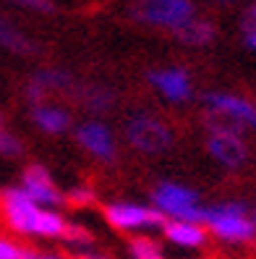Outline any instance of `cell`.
Instances as JSON below:
<instances>
[{
    "label": "cell",
    "mask_w": 256,
    "mask_h": 259,
    "mask_svg": "<svg viewBox=\"0 0 256 259\" xmlns=\"http://www.w3.org/2000/svg\"><path fill=\"white\" fill-rule=\"evenodd\" d=\"M0 212L13 233L44 241H63L68 218L60 209H47L34 204L19 186H8L0 191Z\"/></svg>",
    "instance_id": "cell-1"
},
{
    "label": "cell",
    "mask_w": 256,
    "mask_h": 259,
    "mask_svg": "<svg viewBox=\"0 0 256 259\" xmlns=\"http://www.w3.org/2000/svg\"><path fill=\"white\" fill-rule=\"evenodd\" d=\"M204 225L212 238L230 246H243L256 241V223L248 212V204L240 199H225L217 204H207Z\"/></svg>",
    "instance_id": "cell-2"
},
{
    "label": "cell",
    "mask_w": 256,
    "mask_h": 259,
    "mask_svg": "<svg viewBox=\"0 0 256 259\" xmlns=\"http://www.w3.org/2000/svg\"><path fill=\"white\" fill-rule=\"evenodd\" d=\"M149 204H152L165 220H193V223H204V196L188 186L173 178H162L152 186L149 194Z\"/></svg>",
    "instance_id": "cell-3"
},
{
    "label": "cell",
    "mask_w": 256,
    "mask_h": 259,
    "mask_svg": "<svg viewBox=\"0 0 256 259\" xmlns=\"http://www.w3.org/2000/svg\"><path fill=\"white\" fill-rule=\"evenodd\" d=\"M123 136L126 144L146 157H157L162 152H168L175 142V134L168 120H162L152 110H133L123 120Z\"/></svg>",
    "instance_id": "cell-4"
},
{
    "label": "cell",
    "mask_w": 256,
    "mask_h": 259,
    "mask_svg": "<svg viewBox=\"0 0 256 259\" xmlns=\"http://www.w3.org/2000/svg\"><path fill=\"white\" fill-rule=\"evenodd\" d=\"M207 155L225 170H240L248 162V142L240 128L222 123L217 118L207 120Z\"/></svg>",
    "instance_id": "cell-5"
},
{
    "label": "cell",
    "mask_w": 256,
    "mask_h": 259,
    "mask_svg": "<svg viewBox=\"0 0 256 259\" xmlns=\"http://www.w3.org/2000/svg\"><path fill=\"white\" fill-rule=\"evenodd\" d=\"M102 218L113 231L118 233H155L162 231L165 218L152 207V204H141V202H126V199H118V202H108L102 207Z\"/></svg>",
    "instance_id": "cell-6"
},
{
    "label": "cell",
    "mask_w": 256,
    "mask_h": 259,
    "mask_svg": "<svg viewBox=\"0 0 256 259\" xmlns=\"http://www.w3.org/2000/svg\"><path fill=\"white\" fill-rule=\"evenodd\" d=\"M131 13L146 26L175 34L188 21L196 19V6H193V0H136Z\"/></svg>",
    "instance_id": "cell-7"
},
{
    "label": "cell",
    "mask_w": 256,
    "mask_h": 259,
    "mask_svg": "<svg viewBox=\"0 0 256 259\" xmlns=\"http://www.w3.org/2000/svg\"><path fill=\"white\" fill-rule=\"evenodd\" d=\"M73 139L92 160L102 165H115L120 157V142L110 123L102 118H86L73 128Z\"/></svg>",
    "instance_id": "cell-8"
},
{
    "label": "cell",
    "mask_w": 256,
    "mask_h": 259,
    "mask_svg": "<svg viewBox=\"0 0 256 259\" xmlns=\"http://www.w3.org/2000/svg\"><path fill=\"white\" fill-rule=\"evenodd\" d=\"M201 100H204V108H207L209 118H217L222 123H230L235 128L256 126V105L243 95L212 89V92H207Z\"/></svg>",
    "instance_id": "cell-9"
},
{
    "label": "cell",
    "mask_w": 256,
    "mask_h": 259,
    "mask_svg": "<svg viewBox=\"0 0 256 259\" xmlns=\"http://www.w3.org/2000/svg\"><path fill=\"white\" fill-rule=\"evenodd\" d=\"M29 199L39 207H47V209H58L66 204V191H60L53 173L44 167L42 162H32L21 170V181L16 184Z\"/></svg>",
    "instance_id": "cell-10"
},
{
    "label": "cell",
    "mask_w": 256,
    "mask_h": 259,
    "mask_svg": "<svg viewBox=\"0 0 256 259\" xmlns=\"http://www.w3.org/2000/svg\"><path fill=\"white\" fill-rule=\"evenodd\" d=\"M152 89L170 105H186L193 100V79L183 66H162L149 71Z\"/></svg>",
    "instance_id": "cell-11"
},
{
    "label": "cell",
    "mask_w": 256,
    "mask_h": 259,
    "mask_svg": "<svg viewBox=\"0 0 256 259\" xmlns=\"http://www.w3.org/2000/svg\"><path fill=\"white\" fill-rule=\"evenodd\" d=\"M160 233H162V243H170L180 251H199L212 238L204 223H193V220H165Z\"/></svg>",
    "instance_id": "cell-12"
},
{
    "label": "cell",
    "mask_w": 256,
    "mask_h": 259,
    "mask_svg": "<svg viewBox=\"0 0 256 259\" xmlns=\"http://www.w3.org/2000/svg\"><path fill=\"white\" fill-rule=\"evenodd\" d=\"M73 87V76L63 68H42L26 81V97L32 105L47 102L50 95H58L63 89Z\"/></svg>",
    "instance_id": "cell-13"
},
{
    "label": "cell",
    "mask_w": 256,
    "mask_h": 259,
    "mask_svg": "<svg viewBox=\"0 0 256 259\" xmlns=\"http://www.w3.org/2000/svg\"><path fill=\"white\" fill-rule=\"evenodd\" d=\"M32 126L39 131V134H47V136H63L73 128V118L68 113V108L58 102H39V105H32Z\"/></svg>",
    "instance_id": "cell-14"
},
{
    "label": "cell",
    "mask_w": 256,
    "mask_h": 259,
    "mask_svg": "<svg viewBox=\"0 0 256 259\" xmlns=\"http://www.w3.org/2000/svg\"><path fill=\"white\" fill-rule=\"evenodd\" d=\"M215 37H217L215 24L207 21V19H199V16L193 21H188L180 32H175V39L188 45V48H204V45L215 42Z\"/></svg>",
    "instance_id": "cell-15"
},
{
    "label": "cell",
    "mask_w": 256,
    "mask_h": 259,
    "mask_svg": "<svg viewBox=\"0 0 256 259\" xmlns=\"http://www.w3.org/2000/svg\"><path fill=\"white\" fill-rule=\"evenodd\" d=\"M0 48H6V50H11V53L29 55V53H34V42L29 39L11 19L0 16Z\"/></svg>",
    "instance_id": "cell-16"
},
{
    "label": "cell",
    "mask_w": 256,
    "mask_h": 259,
    "mask_svg": "<svg viewBox=\"0 0 256 259\" xmlns=\"http://www.w3.org/2000/svg\"><path fill=\"white\" fill-rule=\"evenodd\" d=\"M81 105L89 113L102 115V113H108L115 105V92L110 87H105V84H89V87L81 89Z\"/></svg>",
    "instance_id": "cell-17"
},
{
    "label": "cell",
    "mask_w": 256,
    "mask_h": 259,
    "mask_svg": "<svg viewBox=\"0 0 256 259\" xmlns=\"http://www.w3.org/2000/svg\"><path fill=\"white\" fill-rule=\"evenodd\" d=\"M131 259H165V243L152 233H139L128 241Z\"/></svg>",
    "instance_id": "cell-18"
},
{
    "label": "cell",
    "mask_w": 256,
    "mask_h": 259,
    "mask_svg": "<svg viewBox=\"0 0 256 259\" xmlns=\"http://www.w3.org/2000/svg\"><path fill=\"white\" fill-rule=\"evenodd\" d=\"M97 202V191L94 186L89 184H76L66 191V204L68 207H76V209H84V207H92Z\"/></svg>",
    "instance_id": "cell-19"
},
{
    "label": "cell",
    "mask_w": 256,
    "mask_h": 259,
    "mask_svg": "<svg viewBox=\"0 0 256 259\" xmlns=\"http://www.w3.org/2000/svg\"><path fill=\"white\" fill-rule=\"evenodd\" d=\"M63 241L71 243V246L76 249V251H81V249H89V246L94 243V233L89 231V228H84V225H79V223H71V220H68V228H66Z\"/></svg>",
    "instance_id": "cell-20"
},
{
    "label": "cell",
    "mask_w": 256,
    "mask_h": 259,
    "mask_svg": "<svg viewBox=\"0 0 256 259\" xmlns=\"http://www.w3.org/2000/svg\"><path fill=\"white\" fill-rule=\"evenodd\" d=\"M24 155V142L19 139L13 131H6V128H0V157H21Z\"/></svg>",
    "instance_id": "cell-21"
},
{
    "label": "cell",
    "mask_w": 256,
    "mask_h": 259,
    "mask_svg": "<svg viewBox=\"0 0 256 259\" xmlns=\"http://www.w3.org/2000/svg\"><path fill=\"white\" fill-rule=\"evenodd\" d=\"M21 243H16L13 238L0 236V259H19L21 256Z\"/></svg>",
    "instance_id": "cell-22"
},
{
    "label": "cell",
    "mask_w": 256,
    "mask_h": 259,
    "mask_svg": "<svg viewBox=\"0 0 256 259\" xmlns=\"http://www.w3.org/2000/svg\"><path fill=\"white\" fill-rule=\"evenodd\" d=\"M21 8H29V11H39V13H50L53 11V0H11Z\"/></svg>",
    "instance_id": "cell-23"
},
{
    "label": "cell",
    "mask_w": 256,
    "mask_h": 259,
    "mask_svg": "<svg viewBox=\"0 0 256 259\" xmlns=\"http://www.w3.org/2000/svg\"><path fill=\"white\" fill-rule=\"evenodd\" d=\"M76 259H113V256L99 249H81V251H76Z\"/></svg>",
    "instance_id": "cell-24"
},
{
    "label": "cell",
    "mask_w": 256,
    "mask_h": 259,
    "mask_svg": "<svg viewBox=\"0 0 256 259\" xmlns=\"http://www.w3.org/2000/svg\"><path fill=\"white\" fill-rule=\"evenodd\" d=\"M256 26V0L246 8V13H243V32L246 29H253Z\"/></svg>",
    "instance_id": "cell-25"
},
{
    "label": "cell",
    "mask_w": 256,
    "mask_h": 259,
    "mask_svg": "<svg viewBox=\"0 0 256 259\" xmlns=\"http://www.w3.org/2000/svg\"><path fill=\"white\" fill-rule=\"evenodd\" d=\"M246 45L251 50H256V26L253 29H246Z\"/></svg>",
    "instance_id": "cell-26"
},
{
    "label": "cell",
    "mask_w": 256,
    "mask_h": 259,
    "mask_svg": "<svg viewBox=\"0 0 256 259\" xmlns=\"http://www.w3.org/2000/svg\"><path fill=\"white\" fill-rule=\"evenodd\" d=\"M39 256H42L39 251L29 249V246H24V249H21V256H19V259H39Z\"/></svg>",
    "instance_id": "cell-27"
},
{
    "label": "cell",
    "mask_w": 256,
    "mask_h": 259,
    "mask_svg": "<svg viewBox=\"0 0 256 259\" xmlns=\"http://www.w3.org/2000/svg\"><path fill=\"white\" fill-rule=\"evenodd\" d=\"M39 259H71V256H63V254H42Z\"/></svg>",
    "instance_id": "cell-28"
},
{
    "label": "cell",
    "mask_w": 256,
    "mask_h": 259,
    "mask_svg": "<svg viewBox=\"0 0 256 259\" xmlns=\"http://www.w3.org/2000/svg\"><path fill=\"white\" fill-rule=\"evenodd\" d=\"M0 128H3V113H0Z\"/></svg>",
    "instance_id": "cell-29"
},
{
    "label": "cell",
    "mask_w": 256,
    "mask_h": 259,
    "mask_svg": "<svg viewBox=\"0 0 256 259\" xmlns=\"http://www.w3.org/2000/svg\"><path fill=\"white\" fill-rule=\"evenodd\" d=\"M253 220H256V209H253Z\"/></svg>",
    "instance_id": "cell-30"
},
{
    "label": "cell",
    "mask_w": 256,
    "mask_h": 259,
    "mask_svg": "<svg viewBox=\"0 0 256 259\" xmlns=\"http://www.w3.org/2000/svg\"><path fill=\"white\" fill-rule=\"evenodd\" d=\"M253 223H256V220H253Z\"/></svg>",
    "instance_id": "cell-31"
}]
</instances>
